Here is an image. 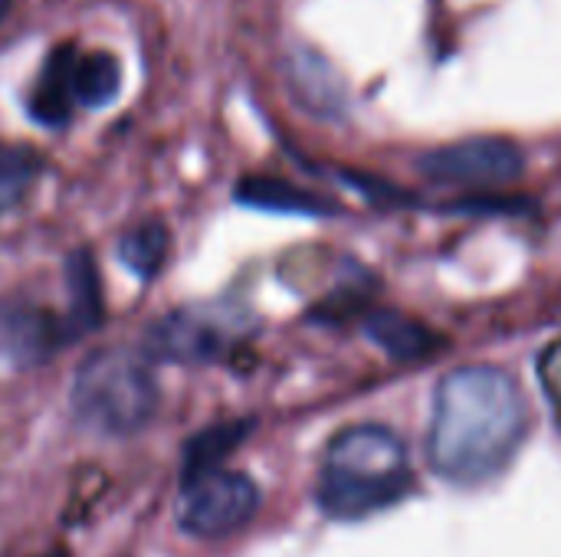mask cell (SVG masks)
<instances>
[{
  "mask_svg": "<svg viewBox=\"0 0 561 557\" xmlns=\"http://www.w3.org/2000/svg\"><path fill=\"white\" fill-rule=\"evenodd\" d=\"M158 407V384L148 355L105 348L82 361L72 381V414L95 433L128 437L141 430Z\"/></svg>",
  "mask_w": 561,
  "mask_h": 557,
  "instance_id": "obj_3",
  "label": "cell"
},
{
  "mask_svg": "<svg viewBox=\"0 0 561 557\" xmlns=\"http://www.w3.org/2000/svg\"><path fill=\"white\" fill-rule=\"evenodd\" d=\"M243 318L220 309V305H197L181 309L161 318L148 335V358L181 361V364H204L217 361L240 335Z\"/></svg>",
  "mask_w": 561,
  "mask_h": 557,
  "instance_id": "obj_6",
  "label": "cell"
},
{
  "mask_svg": "<svg viewBox=\"0 0 561 557\" xmlns=\"http://www.w3.org/2000/svg\"><path fill=\"white\" fill-rule=\"evenodd\" d=\"M247 427L240 423H230V427H214L207 433H201L191 446H187V456H184V476L187 473H197V469H210V466H220V460L240 443Z\"/></svg>",
  "mask_w": 561,
  "mask_h": 557,
  "instance_id": "obj_16",
  "label": "cell"
},
{
  "mask_svg": "<svg viewBox=\"0 0 561 557\" xmlns=\"http://www.w3.org/2000/svg\"><path fill=\"white\" fill-rule=\"evenodd\" d=\"M289 82L296 98L316 115H339L345 108V82L319 53H296L289 62Z\"/></svg>",
  "mask_w": 561,
  "mask_h": 557,
  "instance_id": "obj_8",
  "label": "cell"
},
{
  "mask_svg": "<svg viewBox=\"0 0 561 557\" xmlns=\"http://www.w3.org/2000/svg\"><path fill=\"white\" fill-rule=\"evenodd\" d=\"M539 381H542V391H546L561 427V338L539 355Z\"/></svg>",
  "mask_w": 561,
  "mask_h": 557,
  "instance_id": "obj_17",
  "label": "cell"
},
{
  "mask_svg": "<svg viewBox=\"0 0 561 557\" xmlns=\"http://www.w3.org/2000/svg\"><path fill=\"white\" fill-rule=\"evenodd\" d=\"M417 171L444 187H506L526 171V154L510 138H467L417 158Z\"/></svg>",
  "mask_w": 561,
  "mask_h": 557,
  "instance_id": "obj_5",
  "label": "cell"
},
{
  "mask_svg": "<svg viewBox=\"0 0 561 557\" xmlns=\"http://www.w3.org/2000/svg\"><path fill=\"white\" fill-rule=\"evenodd\" d=\"M256 506L260 492L247 473L210 466L184 476L178 525L194 538H224L247 525Z\"/></svg>",
  "mask_w": 561,
  "mask_h": 557,
  "instance_id": "obj_4",
  "label": "cell"
},
{
  "mask_svg": "<svg viewBox=\"0 0 561 557\" xmlns=\"http://www.w3.org/2000/svg\"><path fill=\"white\" fill-rule=\"evenodd\" d=\"M365 328L394 361H421L440 345V338L427 325L401 312H375Z\"/></svg>",
  "mask_w": 561,
  "mask_h": 557,
  "instance_id": "obj_10",
  "label": "cell"
},
{
  "mask_svg": "<svg viewBox=\"0 0 561 557\" xmlns=\"http://www.w3.org/2000/svg\"><path fill=\"white\" fill-rule=\"evenodd\" d=\"M69 338L66 322L30 302L0 305V358L13 364H36L53 355Z\"/></svg>",
  "mask_w": 561,
  "mask_h": 557,
  "instance_id": "obj_7",
  "label": "cell"
},
{
  "mask_svg": "<svg viewBox=\"0 0 561 557\" xmlns=\"http://www.w3.org/2000/svg\"><path fill=\"white\" fill-rule=\"evenodd\" d=\"M237 200L240 204H250V207H260V210H279V213H309V217H319L325 210H332L329 200L316 197V194H306L286 181H273V177H250L240 184L237 190Z\"/></svg>",
  "mask_w": 561,
  "mask_h": 557,
  "instance_id": "obj_13",
  "label": "cell"
},
{
  "mask_svg": "<svg viewBox=\"0 0 561 557\" xmlns=\"http://www.w3.org/2000/svg\"><path fill=\"white\" fill-rule=\"evenodd\" d=\"M66 279H69V315L62 322H66L69 338L72 335L79 338L102 322V286H99V272L92 266V256L76 253L69 259Z\"/></svg>",
  "mask_w": 561,
  "mask_h": 557,
  "instance_id": "obj_12",
  "label": "cell"
},
{
  "mask_svg": "<svg viewBox=\"0 0 561 557\" xmlns=\"http://www.w3.org/2000/svg\"><path fill=\"white\" fill-rule=\"evenodd\" d=\"M72 53H76V46H59L46 59V66H43L33 92H30V115L43 125H62L69 118V112L76 108L72 76H69Z\"/></svg>",
  "mask_w": 561,
  "mask_h": 557,
  "instance_id": "obj_9",
  "label": "cell"
},
{
  "mask_svg": "<svg viewBox=\"0 0 561 557\" xmlns=\"http://www.w3.org/2000/svg\"><path fill=\"white\" fill-rule=\"evenodd\" d=\"M56 557H62V555H56Z\"/></svg>",
  "mask_w": 561,
  "mask_h": 557,
  "instance_id": "obj_19",
  "label": "cell"
},
{
  "mask_svg": "<svg viewBox=\"0 0 561 557\" xmlns=\"http://www.w3.org/2000/svg\"><path fill=\"white\" fill-rule=\"evenodd\" d=\"M122 263L138 272L141 279L154 276L168 256V230L161 223H141L131 233H125L122 246H118Z\"/></svg>",
  "mask_w": 561,
  "mask_h": 557,
  "instance_id": "obj_15",
  "label": "cell"
},
{
  "mask_svg": "<svg viewBox=\"0 0 561 557\" xmlns=\"http://www.w3.org/2000/svg\"><path fill=\"white\" fill-rule=\"evenodd\" d=\"M411 489V463L401 437L378 423H358L332 437L319 469V506L332 519L375 515Z\"/></svg>",
  "mask_w": 561,
  "mask_h": 557,
  "instance_id": "obj_2",
  "label": "cell"
},
{
  "mask_svg": "<svg viewBox=\"0 0 561 557\" xmlns=\"http://www.w3.org/2000/svg\"><path fill=\"white\" fill-rule=\"evenodd\" d=\"M529 433V404L516 378L470 364L440 378L427 433V460L447 483L480 486L500 476Z\"/></svg>",
  "mask_w": 561,
  "mask_h": 557,
  "instance_id": "obj_1",
  "label": "cell"
},
{
  "mask_svg": "<svg viewBox=\"0 0 561 557\" xmlns=\"http://www.w3.org/2000/svg\"><path fill=\"white\" fill-rule=\"evenodd\" d=\"M43 171V154L30 144H0V213L13 210Z\"/></svg>",
  "mask_w": 561,
  "mask_h": 557,
  "instance_id": "obj_14",
  "label": "cell"
},
{
  "mask_svg": "<svg viewBox=\"0 0 561 557\" xmlns=\"http://www.w3.org/2000/svg\"><path fill=\"white\" fill-rule=\"evenodd\" d=\"M72 98L85 108L108 105L122 89V66L112 53H72Z\"/></svg>",
  "mask_w": 561,
  "mask_h": 557,
  "instance_id": "obj_11",
  "label": "cell"
},
{
  "mask_svg": "<svg viewBox=\"0 0 561 557\" xmlns=\"http://www.w3.org/2000/svg\"><path fill=\"white\" fill-rule=\"evenodd\" d=\"M7 7H10V0H0V20H3V13H7Z\"/></svg>",
  "mask_w": 561,
  "mask_h": 557,
  "instance_id": "obj_18",
  "label": "cell"
}]
</instances>
